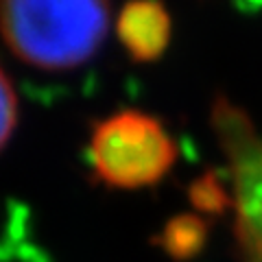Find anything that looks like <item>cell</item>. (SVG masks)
Masks as SVG:
<instances>
[{"instance_id":"1","label":"cell","mask_w":262,"mask_h":262,"mask_svg":"<svg viewBox=\"0 0 262 262\" xmlns=\"http://www.w3.org/2000/svg\"><path fill=\"white\" fill-rule=\"evenodd\" d=\"M110 20V0H0L5 44L39 70H72L92 59Z\"/></svg>"},{"instance_id":"2","label":"cell","mask_w":262,"mask_h":262,"mask_svg":"<svg viewBox=\"0 0 262 262\" xmlns=\"http://www.w3.org/2000/svg\"><path fill=\"white\" fill-rule=\"evenodd\" d=\"M177 160L168 129L151 114L125 110L101 120L90 138V164L105 186L138 190L162 182Z\"/></svg>"},{"instance_id":"3","label":"cell","mask_w":262,"mask_h":262,"mask_svg":"<svg viewBox=\"0 0 262 262\" xmlns=\"http://www.w3.org/2000/svg\"><path fill=\"white\" fill-rule=\"evenodd\" d=\"M212 131L229 170V208L241 262H262V136L238 105L216 98Z\"/></svg>"},{"instance_id":"4","label":"cell","mask_w":262,"mask_h":262,"mask_svg":"<svg viewBox=\"0 0 262 262\" xmlns=\"http://www.w3.org/2000/svg\"><path fill=\"white\" fill-rule=\"evenodd\" d=\"M116 33L136 61H153L168 48L173 24L160 0H129L116 20Z\"/></svg>"},{"instance_id":"5","label":"cell","mask_w":262,"mask_h":262,"mask_svg":"<svg viewBox=\"0 0 262 262\" xmlns=\"http://www.w3.org/2000/svg\"><path fill=\"white\" fill-rule=\"evenodd\" d=\"M206 241V223L196 216H177L170 221L162 234V247L173 258H190L201 249Z\"/></svg>"},{"instance_id":"6","label":"cell","mask_w":262,"mask_h":262,"mask_svg":"<svg viewBox=\"0 0 262 262\" xmlns=\"http://www.w3.org/2000/svg\"><path fill=\"white\" fill-rule=\"evenodd\" d=\"M15 122H18V98H15L9 77L0 68V149L11 138Z\"/></svg>"},{"instance_id":"7","label":"cell","mask_w":262,"mask_h":262,"mask_svg":"<svg viewBox=\"0 0 262 262\" xmlns=\"http://www.w3.org/2000/svg\"><path fill=\"white\" fill-rule=\"evenodd\" d=\"M192 201H194V206L201 210H221V208L229 206V192L214 177L201 179V182L194 184V188H192Z\"/></svg>"}]
</instances>
